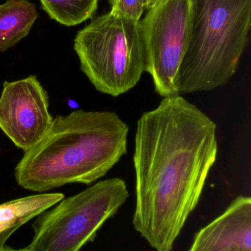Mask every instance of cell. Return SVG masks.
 Instances as JSON below:
<instances>
[{
	"label": "cell",
	"instance_id": "cell-1",
	"mask_svg": "<svg viewBox=\"0 0 251 251\" xmlns=\"http://www.w3.org/2000/svg\"><path fill=\"white\" fill-rule=\"evenodd\" d=\"M217 125L181 95L165 97L137 124L135 229L172 251L218 157Z\"/></svg>",
	"mask_w": 251,
	"mask_h": 251
},
{
	"label": "cell",
	"instance_id": "cell-2",
	"mask_svg": "<svg viewBox=\"0 0 251 251\" xmlns=\"http://www.w3.org/2000/svg\"><path fill=\"white\" fill-rule=\"evenodd\" d=\"M128 132L129 126L114 112L78 110L58 115L15 168L17 184L37 193L74 183L92 184L127 153Z\"/></svg>",
	"mask_w": 251,
	"mask_h": 251
},
{
	"label": "cell",
	"instance_id": "cell-3",
	"mask_svg": "<svg viewBox=\"0 0 251 251\" xmlns=\"http://www.w3.org/2000/svg\"><path fill=\"white\" fill-rule=\"evenodd\" d=\"M251 0H194L190 44L178 75L181 94L226 85L247 45Z\"/></svg>",
	"mask_w": 251,
	"mask_h": 251
},
{
	"label": "cell",
	"instance_id": "cell-4",
	"mask_svg": "<svg viewBox=\"0 0 251 251\" xmlns=\"http://www.w3.org/2000/svg\"><path fill=\"white\" fill-rule=\"evenodd\" d=\"M74 50L93 86L111 97L131 91L145 72L139 21L112 12L94 18L77 33Z\"/></svg>",
	"mask_w": 251,
	"mask_h": 251
},
{
	"label": "cell",
	"instance_id": "cell-5",
	"mask_svg": "<svg viewBox=\"0 0 251 251\" xmlns=\"http://www.w3.org/2000/svg\"><path fill=\"white\" fill-rule=\"evenodd\" d=\"M129 197L122 178L102 180L38 215L30 251H80Z\"/></svg>",
	"mask_w": 251,
	"mask_h": 251
},
{
	"label": "cell",
	"instance_id": "cell-6",
	"mask_svg": "<svg viewBox=\"0 0 251 251\" xmlns=\"http://www.w3.org/2000/svg\"><path fill=\"white\" fill-rule=\"evenodd\" d=\"M139 20L145 72L160 97L180 95L178 75L190 44L194 0H157Z\"/></svg>",
	"mask_w": 251,
	"mask_h": 251
},
{
	"label": "cell",
	"instance_id": "cell-7",
	"mask_svg": "<svg viewBox=\"0 0 251 251\" xmlns=\"http://www.w3.org/2000/svg\"><path fill=\"white\" fill-rule=\"evenodd\" d=\"M47 91L35 75L3 84L0 96V129L13 144L28 151L53 122Z\"/></svg>",
	"mask_w": 251,
	"mask_h": 251
},
{
	"label": "cell",
	"instance_id": "cell-8",
	"mask_svg": "<svg viewBox=\"0 0 251 251\" xmlns=\"http://www.w3.org/2000/svg\"><path fill=\"white\" fill-rule=\"evenodd\" d=\"M190 251H251V198H236L195 234Z\"/></svg>",
	"mask_w": 251,
	"mask_h": 251
},
{
	"label": "cell",
	"instance_id": "cell-9",
	"mask_svg": "<svg viewBox=\"0 0 251 251\" xmlns=\"http://www.w3.org/2000/svg\"><path fill=\"white\" fill-rule=\"evenodd\" d=\"M64 199L63 193H41L0 204V250L22 226Z\"/></svg>",
	"mask_w": 251,
	"mask_h": 251
},
{
	"label": "cell",
	"instance_id": "cell-10",
	"mask_svg": "<svg viewBox=\"0 0 251 251\" xmlns=\"http://www.w3.org/2000/svg\"><path fill=\"white\" fill-rule=\"evenodd\" d=\"M38 17L35 4L28 0H7L0 4V52L28 36Z\"/></svg>",
	"mask_w": 251,
	"mask_h": 251
},
{
	"label": "cell",
	"instance_id": "cell-11",
	"mask_svg": "<svg viewBox=\"0 0 251 251\" xmlns=\"http://www.w3.org/2000/svg\"><path fill=\"white\" fill-rule=\"evenodd\" d=\"M99 0H40L50 19L65 26L80 25L93 17Z\"/></svg>",
	"mask_w": 251,
	"mask_h": 251
},
{
	"label": "cell",
	"instance_id": "cell-12",
	"mask_svg": "<svg viewBox=\"0 0 251 251\" xmlns=\"http://www.w3.org/2000/svg\"><path fill=\"white\" fill-rule=\"evenodd\" d=\"M149 0H109L113 14L139 21L147 9Z\"/></svg>",
	"mask_w": 251,
	"mask_h": 251
},
{
	"label": "cell",
	"instance_id": "cell-13",
	"mask_svg": "<svg viewBox=\"0 0 251 251\" xmlns=\"http://www.w3.org/2000/svg\"><path fill=\"white\" fill-rule=\"evenodd\" d=\"M0 251H30L28 250V249H22V250H13V249H8V248H3L2 249H1Z\"/></svg>",
	"mask_w": 251,
	"mask_h": 251
},
{
	"label": "cell",
	"instance_id": "cell-14",
	"mask_svg": "<svg viewBox=\"0 0 251 251\" xmlns=\"http://www.w3.org/2000/svg\"><path fill=\"white\" fill-rule=\"evenodd\" d=\"M156 1H157V0H149L148 5H147V8H148L149 7H150V6H151L152 4H153V3L156 2Z\"/></svg>",
	"mask_w": 251,
	"mask_h": 251
}]
</instances>
